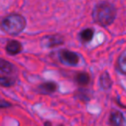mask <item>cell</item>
Listing matches in <instances>:
<instances>
[{"mask_svg": "<svg viewBox=\"0 0 126 126\" xmlns=\"http://www.w3.org/2000/svg\"><path fill=\"white\" fill-rule=\"evenodd\" d=\"M92 16L96 23L102 27H107L114 22L117 16V10L110 3L101 2L94 7Z\"/></svg>", "mask_w": 126, "mask_h": 126, "instance_id": "6da1fadb", "label": "cell"}, {"mask_svg": "<svg viewBox=\"0 0 126 126\" xmlns=\"http://www.w3.org/2000/svg\"><path fill=\"white\" fill-rule=\"evenodd\" d=\"M26 20L19 14H11L4 17L1 22V28L3 32L10 35H17L26 28Z\"/></svg>", "mask_w": 126, "mask_h": 126, "instance_id": "7a4b0ae2", "label": "cell"}, {"mask_svg": "<svg viewBox=\"0 0 126 126\" xmlns=\"http://www.w3.org/2000/svg\"><path fill=\"white\" fill-rule=\"evenodd\" d=\"M59 58L63 63L69 65H76L79 63V56L77 53L69 50H63L60 51Z\"/></svg>", "mask_w": 126, "mask_h": 126, "instance_id": "3957f363", "label": "cell"}, {"mask_svg": "<svg viewBox=\"0 0 126 126\" xmlns=\"http://www.w3.org/2000/svg\"><path fill=\"white\" fill-rule=\"evenodd\" d=\"M5 50L10 55H17L22 51V46L17 40H10L5 47Z\"/></svg>", "mask_w": 126, "mask_h": 126, "instance_id": "277c9868", "label": "cell"}, {"mask_svg": "<svg viewBox=\"0 0 126 126\" xmlns=\"http://www.w3.org/2000/svg\"><path fill=\"white\" fill-rule=\"evenodd\" d=\"M15 70L13 63L3 58H0V73L4 75H11L15 72Z\"/></svg>", "mask_w": 126, "mask_h": 126, "instance_id": "5b68a950", "label": "cell"}, {"mask_svg": "<svg viewBox=\"0 0 126 126\" xmlns=\"http://www.w3.org/2000/svg\"><path fill=\"white\" fill-rule=\"evenodd\" d=\"M38 89L40 93L43 94H51L56 92L58 89V85L54 81H47L43 82L38 87Z\"/></svg>", "mask_w": 126, "mask_h": 126, "instance_id": "8992f818", "label": "cell"}, {"mask_svg": "<svg viewBox=\"0 0 126 126\" xmlns=\"http://www.w3.org/2000/svg\"><path fill=\"white\" fill-rule=\"evenodd\" d=\"M110 122L114 126H121L124 122V116L120 111H113L110 115Z\"/></svg>", "mask_w": 126, "mask_h": 126, "instance_id": "52a82bcc", "label": "cell"}, {"mask_svg": "<svg viewBox=\"0 0 126 126\" xmlns=\"http://www.w3.org/2000/svg\"><path fill=\"white\" fill-rule=\"evenodd\" d=\"M46 45L48 47H53L56 46L63 44V40L59 35H51V36L46 37Z\"/></svg>", "mask_w": 126, "mask_h": 126, "instance_id": "ba28073f", "label": "cell"}, {"mask_svg": "<svg viewBox=\"0 0 126 126\" xmlns=\"http://www.w3.org/2000/svg\"><path fill=\"white\" fill-rule=\"evenodd\" d=\"M100 82V86L104 89H110L111 88V85H112V81H111L110 76L108 75L107 72H104L101 75Z\"/></svg>", "mask_w": 126, "mask_h": 126, "instance_id": "9c48e42d", "label": "cell"}, {"mask_svg": "<svg viewBox=\"0 0 126 126\" xmlns=\"http://www.w3.org/2000/svg\"><path fill=\"white\" fill-rule=\"evenodd\" d=\"M81 40L84 42H89L94 37V30L92 28H86L80 33Z\"/></svg>", "mask_w": 126, "mask_h": 126, "instance_id": "30bf717a", "label": "cell"}, {"mask_svg": "<svg viewBox=\"0 0 126 126\" xmlns=\"http://www.w3.org/2000/svg\"><path fill=\"white\" fill-rule=\"evenodd\" d=\"M76 81L80 85H87L89 82V76L88 74L85 73V72H81V73H78L76 76Z\"/></svg>", "mask_w": 126, "mask_h": 126, "instance_id": "8fae6325", "label": "cell"}, {"mask_svg": "<svg viewBox=\"0 0 126 126\" xmlns=\"http://www.w3.org/2000/svg\"><path fill=\"white\" fill-rule=\"evenodd\" d=\"M15 84V80L8 76H0V86L3 88H10Z\"/></svg>", "mask_w": 126, "mask_h": 126, "instance_id": "7c38bea8", "label": "cell"}, {"mask_svg": "<svg viewBox=\"0 0 126 126\" xmlns=\"http://www.w3.org/2000/svg\"><path fill=\"white\" fill-rule=\"evenodd\" d=\"M118 70L124 75H126V55H121L118 59Z\"/></svg>", "mask_w": 126, "mask_h": 126, "instance_id": "4fadbf2b", "label": "cell"}, {"mask_svg": "<svg viewBox=\"0 0 126 126\" xmlns=\"http://www.w3.org/2000/svg\"><path fill=\"white\" fill-rule=\"evenodd\" d=\"M12 106V104L9 101L3 100V99L0 98V109H4V108H9Z\"/></svg>", "mask_w": 126, "mask_h": 126, "instance_id": "5bb4252c", "label": "cell"}, {"mask_svg": "<svg viewBox=\"0 0 126 126\" xmlns=\"http://www.w3.org/2000/svg\"><path fill=\"white\" fill-rule=\"evenodd\" d=\"M45 126H51V124L50 123V122H46Z\"/></svg>", "mask_w": 126, "mask_h": 126, "instance_id": "9a60e30c", "label": "cell"}, {"mask_svg": "<svg viewBox=\"0 0 126 126\" xmlns=\"http://www.w3.org/2000/svg\"><path fill=\"white\" fill-rule=\"evenodd\" d=\"M58 126H63V125H58Z\"/></svg>", "mask_w": 126, "mask_h": 126, "instance_id": "2e32d148", "label": "cell"}]
</instances>
